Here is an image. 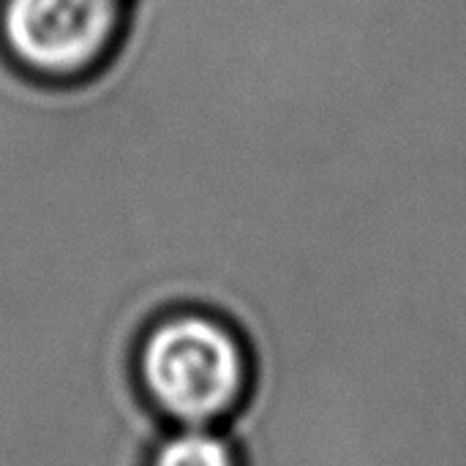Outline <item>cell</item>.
Segmentation results:
<instances>
[{
  "label": "cell",
  "instance_id": "obj_1",
  "mask_svg": "<svg viewBox=\"0 0 466 466\" xmlns=\"http://www.w3.org/2000/svg\"><path fill=\"white\" fill-rule=\"evenodd\" d=\"M139 377L147 399L180 429L213 426L243 401L248 355L221 319L177 314L145 339Z\"/></svg>",
  "mask_w": 466,
  "mask_h": 466
},
{
  "label": "cell",
  "instance_id": "obj_2",
  "mask_svg": "<svg viewBox=\"0 0 466 466\" xmlns=\"http://www.w3.org/2000/svg\"><path fill=\"white\" fill-rule=\"evenodd\" d=\"M128 0H3L0 35L11 57L41 79H76L115 49Z\"/></svg>",
  "mask_w": 466,
  "mask_h": 466
},
{
  "label": "cell",
  "instance_id": "obj_3",
  "mask_svg": "<svg viewBox=\"0 0 466 466\" xmlns=\"http://www.w3.org/2000/svg\"><path fill=\"white\" fill-rule=\"evenodd\" d=\"M153 466H240L235 448L213 426H188L175 431L153 456Z\"/></svg>",
  "mask_w": 466,
  "mask_h": 466
}]
</instances>
